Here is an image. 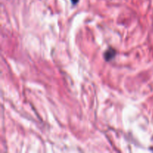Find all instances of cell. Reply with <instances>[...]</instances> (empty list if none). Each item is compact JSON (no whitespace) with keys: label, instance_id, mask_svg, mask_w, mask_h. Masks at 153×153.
Returning a JSON list of instances; mask_svg holds the SVG:
<instances>
[{"label":"cell","instance_id":"1","mask_svg":"<svg viewBox=\"0 0 153 153\" xmlns=\"http://www.w3.org/2000/svg\"><path fill=\"white\" fill-rule=\"evenodd\" d=\"M116 50L111 47H109L104 53V58L106 61H110L116 56Z\"/></svg>","mask_w":153,"mask_h":153},{"label":"cell","instance_id":"2","mask_svg":"<svg viewBox=\"0 0 153 153\" xmlns=\"http://www.w3.org/2000/svg\"><path fill=\"white\" fill-rule=\"evenodd\" d=\"M79 0H71L72 3H73V4H74V5H75V4H77V3L79 2Z\"/></svg>","mask_w":153,"mask_h":153}]
</instances>
